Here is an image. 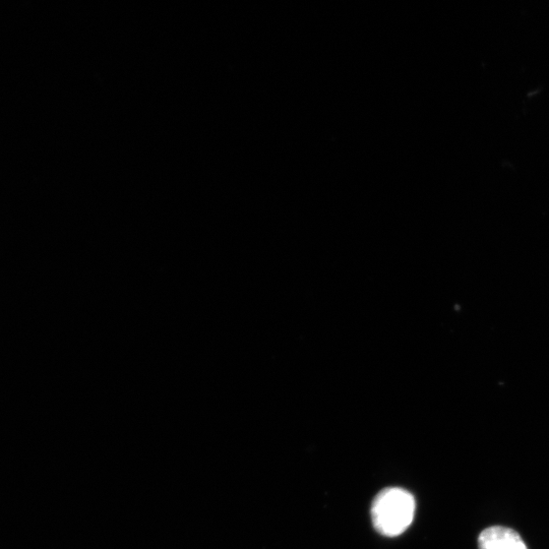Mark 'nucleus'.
Returning a JSON list of instances; mask_svg holds the SVG:
<instances>
[{"mask_svg":"<svg viewBox=\"0 0 549 549\" xmlns=\"http://www.w3.org/2000/svg\"><path fill=\"white\" fill-rule=\"evenodd\" d=\"M415 507V500L407 491L398 487L386 488L373 503L374 526L385 536H398L411 525Z\"/></svg>","mask_w":549,"mask_h":549,"instance_id":"f257e3e1","label":"nucleus"},{"mask_svg":"<svg viewBox=\"0 0 549 549\" xmlns=\"http://www.w3.org/2000/svg\"><path fill=\"white\" fill-rule=\"evenodd\" d=\"M479 549H528L521 535L512 528L493 526L478 537Z\"/></svg>","mask_w":549,"mask_h":549,"instance_id":"f03ea898","label":"nucleus"}]
</instances>
